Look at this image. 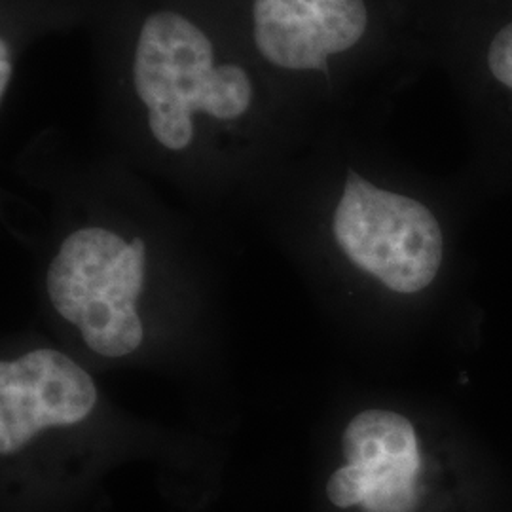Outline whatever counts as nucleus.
I'll return each mask as SVG.
<instances>
[{"label": "nucleus", "mask_w": 512, "mask_h": 512, "mask_svg": "<svg viewBox=\"0 0 512 512\" xmlns=\"http://www.w3.org/2000/svg\"><path fill=\"white\" fill-rule=\"evenodd\" d=\"M101 109L120 139L188 177H226L298 147L310 118L200 0H95Z\"/></svg>", "instance_id": "nucleus-1"}, {"label": "nucleus", "mask_w": 512, "mask_h": 512, "mask_svg": "<svg viewBox=\"0 0 512 512\" xmlns=\"http://www.w3.org/2000/svg\"><path fill=\"white\" fill-rule=\"evenodd\" d=\"M150 243L131 222L90 213L67 226L44 289L55 315L95 357L124 361L143 348Z\"/></svg>", "instance_id": "nucleus-2"}, {"label": "nucleus", "mask_w": 512, "mask_h": 512, "mask_svg": "<svg viewBox=\"0 0 512 512\" xmlns=\"http://www.w3.org/2000/svg\"><path fill=\"white\" fill-rule=\"evenodd\" d=\"M256 67L310 118L374 29L368 0H200Z\"/></svg>", "instance_id": "nucleus-3"}, {"label": "nucleus", "mask_w": 512, "mask_h": 512, "mask_svg": "<svg viewBox=\"0 0 512 512\" xmlns=\"http://www.w3.org/2000/svg\"><path fill=\"white\" fill-rule=\"evenodd\" d=\"M329 234L351 266L391 293L425 291L444 258V236L435 213L355 169L346 173L332 205Z\"/></svg>", "instance_id": "nucleus-4"}, {"label": "nucleus", "mask_w": 512, "mask_h": 512, "mask_svg": "<svg viewBox=\"0 0 512 512\" xmlns=\"http://www.w3.org/2000/svg\"><path fill=\"white\" fill-rule=\"evenodd\" d=\"M101 393L92 374L59 349L38 346L0 363V458L23 459L73 439L92 425Z\"/></svg>", "instance_id": "nucleus-5"}, {"label": "nucleus", "mask_w": 512, "mask_h": 512, "mask_svg": "<svg viewBox=\"0 0 512 512\" xmlns=\"http://www.w3.org/2000/svg\"><path fill=\"white\" fill-rule=\"evenodd\" d=\"M344 463L327 482L340 511L418 512L423 497V452L418 429L403 414L370 408L342 433Z\"/></svg>", "instance_id": "nucleus-6"}, {"label": "nucleus", "mask_w": 512, "mask_h": 512, "mask_svg": "<svg viewBox=\"0 0 512 512\" xmlns=\"http://www.w3.org/2000/svg\"><path fill=\"white\" fill-rule=\"evenodd\" d=\"M95 0H2L0 6V105H10L23 59L40 38L88 25Z\"/></svg>", "instance_id": "nucleus-7"}, {"label": "nucleus", "mask_w": 512, "mask_h": 512, "mask_svg": "<svg viewBox=\"0 0 512 512\" xmlns=\"http://www.w3.org/2000/svg\"><path fill=\"white\" fill-rule=\"evenodd\" d=\"M488 67L495 80L512 92V21L492 38L488 48Z\"/></svg>", "instance_id": "nucleus-8"}]
</instances>
